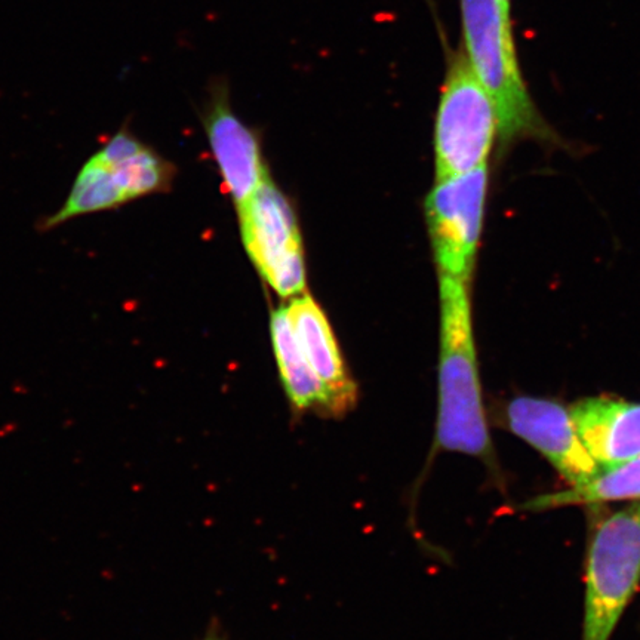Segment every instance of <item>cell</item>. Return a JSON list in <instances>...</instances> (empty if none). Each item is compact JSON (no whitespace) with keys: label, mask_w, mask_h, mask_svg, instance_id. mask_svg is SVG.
<instances>
[{"label":"cell","mask_w":640,"mask_h":640,"mask_svg":"<svg viewBox=\"0 0 640 640\" xmlns=\"http://www.w3.org/2000/svg\"><path fill=\"white\" fill-rule=\"evenodd\" d=\"M430 461L457 452L495 467L471 328L468 282L440 276L439 402Z\"/></svg>","instance_id":"obj_1"},{"label":"cell","mask_w":640,"mask_h":640,"mask_svg":"<svg viewBox=\"0 0 640 640\" xmlns=\"http://www.w3.org/2000/svg\"><path fill=\"white\" fill-rule=\"evenodd\" d=\"M463 52L476 79L489 95L502 141L549 138L517 58L513 21L496 0H460Z\"/></svg>","instance_id":"obj_2"},{"label":"cell","mask_w":640,"mask_h":640,"mask_svg":"<svg viewBox=\"0 0 640 640\" xmlns=\"http://www.w3.org/2000/svg\"><path fill=\"white\" fill-rule=\"evenodd\" d=\"M640 584V501L597 524L587 552L581 640H609Z\"/></svg>","instance_id":"obj_3"},{"label":"cell","mask_w":640,"mask_h":640,"mask_svg":"<svg viewBox=\"0 0 640 640\" xmlns=\"http://www.w3.org/2000/svg\"><path fill=\"white\" fill-rule=\"evenodd\" d=\"M498 117L463 49L449 51L435 129L436 178L448 179L486 165Z\"/></svg>","instance_id":"obj_4"},{"label":"cell","mask_w":640,"mask_h":640,"mask_svg":"<svg viewBox=\"0 0 640 640\" xmlns=\"http://www.w3.org/2000/svg\"><path fill=\"white\" fill-rule=\"evenodd\" d=\"M245 248L265 282L280 296L305 289L302 243L295 214L270 175L239 209Z\"/></svg>","instance_id":"obj_5"},{"label":"cell","mask_w":640,"mask_h":640,"mask_svg":"<svg viewBox=\"0 0 640 640\" xmlns=\"http://www.w3.org/2000/svg\"><path fill=\"white\" fill-rule=\"evenodd\" d=\"M488 187L486 165L437 181L427 197L429 233L440 276L470 283Z\"/></svg>","instance_id":"obj_6"},{"label":"cell","mask_w":640,"mask_h":640,"mask_svg":"<svg viewBox=\"0 0 640 640\" xmlns=\"http://www.w3.org/2000/svg\"><path fill=\"white\" fill-rule=\"evenodd\" d=\"M505 418L510 430L540 451L571 486L590 482L603 470L588 452L571 410L563 405L522 396L508 403Z\"/></svg>","instance_id":"obj_7"},{"label":"cell","mask_w":640,"mask_h":640,"mask_svg":"<svg viewBox=\"0 0 640 640\" xmlns=\"http://www.w3.org/2000/svg\"><path fill=\"white\" fill-rule=\"evenodd\" d=\"M203 125L226 187L239 210L249 202L268 175L262 165L258 140L234 115L223 87L214 90Z\"/></svg>","instance_id":"obj_8"},{"label":"cell","mask_w":640,"mask_h":640,"mask_svg":"<svg viewBox=\"0 0 640 640\" xmlns=\"http://www.w3.org/2000/svg\"><path fill=\"white\" fill-rule=\"evenodd\" d=\"M286 311L296 341L328 394L331 416L347 415L356 407L359 391L325 313L307 293L293 296Z\"/></svg>","instance_id":"obj_9"},{"label":"cell","mask_w":640,"mask_h":640,"mask_svg":"<svg viewBox=\"0 0 640 640\" xmlns=\"http://www.w3.org/2000/svg\"><path fill=\"white\" fill-rule=\"evenodd\" d=\"M569 410L584 445L602 468L640 455V403L588 397Z\"/></svg>","instance_id":"obj_10"},{"label":"cell","mask_w":640,"mask_h":640,"mask_svg":"<svg viewBox=\"0 0 640 640\" xmlns=\"http://www.w3.org/2000/svg\"><path fill=\"white\" fill-rule=\"evenodd\" d=\"M270 329L279 375L293 412L299 415L316 412L331 416L328 394L296 341L286 307H280L271 314Z\"/></svg>","instance_id":"obj_11"},{"label":"cell","mask_w":640,"mask_h":640,"mask_svg":"<svg viewBox=\"0 0 640 640\" xmlns=\"http://www.w3.org/2000/svg\"><path fill=\"white\" fill-rule=\"evenodd\" d=\"M621 499H640V455L618 466L603 468L590 482L569 489L529 499L526 510H550L575 504H597Z\"/></svg>","instance_id":"obj_12"},{"label":"cell","mask_w":640,"mask_h":640,"mask_svg":"<svg viewBox=\"0 0 640 640\" xmlns=\"http://www.w3.org/2000/svg\"><path fill=\"white\" fill-rule=\"evenodd\" d=\"M202 640H224V637H223V634L220 631V627L212 625V627L207 628V631H206V634H204Z\"/></svg>","instance_id":"obj_13"},{"label":"cell","mask_w":640,"mask_h":640,"mask_svg":"<svg viewBox=\"0 0 640 640\" xmlns=\"http://www.w3.org/2000/svg\"><path fill=\"white\" fill-rule=\"evenodd\" d=\"M499 8L502 9L504 15L507 18H511V6H513V0H496Z\"/></svg>","instance_id":"obj_14"}]
</instances>
